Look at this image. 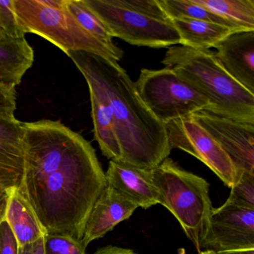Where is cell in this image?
Returning <instances> with one entry per match:
<instances>
[{
  "instance_id": "cell-1",
  "label": "cell",
  "mask_w": 254,
  "mask_h": 254,
  "mask_svg": "<svg viewBox=\"0 0 254 254\" xmlns=\"http://www.w3.org/2000/svg\"><path fill=\"white\" fill-rule=\"evenodd\" d=\"M20 192L48 234L81 240L105 187V172L90 142L60 121L23 123Z\"/></svg>"
},
{
  "instance_id": "cell-2",
  "label": "cell",
  "mask_w": 254,
  "mask_h": 254,
  "mask_svg": "<svg viewBox=\"0 0 254 254\" xmlns=\"http://www.w3.org/2000/svg\"><path fill=\"white\" fill-rule=\"evenodd\" d=\"M87 81L90 94L105 105L114 120L122 161L151 170L172 150L166 126L139 97L134 82L115 61L84 52H69Z\"/></svg>"
},
{
  "instance_id": "cell-3",
  "label": "cell",
  "mask_w": 254,
  "mask_h": 254,
  "mask_svg": "<svg viewBox=\"0 0 254 254\" xmlns=\"http://www.w3.org/2000/svg\"><path fill=\"white\" fill-rule=\"evenodd\" d=\"M162 64L209 100L211 107L206 112L254 125V94L226 72L214 51L173 46Z\"/></svg>"
},
{
  "instance_id": "cell-4",
  "label": "cell",
  "mask_w": 254,
  "mask_h": 254,
  "mask_svg": "<svg viewBox=\"0 0 254 254\" xmlns=\"http://www.w3.org/2000/svg\"><path fill=\"white\" fill-rule=\"evenodd\" d=\"M151 173L158 192L159 204L173 214L200 252L212 209L209 183L181 169L169 157L151 169Z\"/></svg>"
},
{
  "instance_id": "cell-5",
  "label": "cell",
  "mask_w": 254,
  "mask_h": 254,
  "mask_svg": "<svg viewBox=\"0 0 254 254\" xmlns=\"http://www.w3.org/2000/svg\"><path fill=\"white\" fill-rule=\"evenodd\" d=\"M114 38L137 47L181 45V38L157 0H84Z\"/></svg>"
},
{
  "instance_id": "cell-6",
  "label": "cell",
  "mask_w": 254,
  "mask_h": 254,
  "mask_svg": "<svg viewBox=\"0 0 254 254\" xmlns=\"http://www.w3.org/2000/svg\"><path fill=\"white\" fill-rule=\"evenodd\" d=\"M14 8L20 27L25 34L32 33L47 40L65 54L84 52L119 62L124 52L117 46L101 42L87 32L66 6L48 8L36 0H14Z\"/></svg>"
},
{
  "instance_id": "cell-7",
  "label": "cell",
  "mask_w": 254,
  "mask_h": 254,
  "mask_svg": "<svg viewBox=\"0 0 254 254\" xmlns=\"http://www.w3.org/2000/svg\"><path fill=\"white\" fill-rule=\"evenodd\" d=\"M134 85L143 103L164 125L211 107L207 99L169 68L142 69Z\"/></svg>"
},
{
  "instance_id": "cell-8",
  "label": "cell",
  "mask_w": 254,
  "mask_h": 254,
  "mask_svg": "<svg viewBox=\"0 0 254 254\" xmlns=\"http://www.w3.org/2000/svg\"><path fill=\"white\" fill-rule=\"evenodd\" d=\"M171 150L178 148L209 167L224 184L232 188L237 181L233 163L219 144L191 117L165 124Z\"/></svg>"
},
{
  "instance_id": "cell-9",
  "label": "cell",
  "mask_w": 254,
  "mask_h": 254,
  "mask_svg": "<svg viewBox=\"0 0 254 254\" xmlns=\"http://www.w3.org/2000/svg\"><path fill=\"white\" fill-rule=\"evenodd\" d=\"M254 248V209L226 201L212 207L201 249L215 252Z\"/></svg>"
},
{
  "instance_id": "cell-10",
  "label": "cell",
  "mask_w": 254,
  "mask_h": 254,
  "mask_svg": "<svg viewBox=\"0 0 254 254\" xmlns=\"http://www.w3.org/2000/svg\"><path fill=\"white\" fill-rule=\"evenodd\" d=\"M216 140L233 163L237 180L254 175V125L217 117L201 111L190 116Z\"/></svg>"
},
{
  "instance_id": "cell-11",
  "label": "cell",
  "mask_w": 254,
  "mask_h": 254,
  "mask_svg": "<svg viewBox=\"0 0 254 254\" xmlns=\"http://www.w3.org/2000/svg\"><path fill=\"white\" fill-rule=\"evenodd\" d=\"M213 48L226 72L254 94V30L233 32Z\"/></svg>"
},
{
  "instance_id": "cell-12",
  "label": "cell",
  "mask_w": 254,
  "mask_h": 254,
  "mask_svg": "<svg viewBox=\"0 0 254 254\" xmlns=\"http://www.w3.org/2000/svg\"><path fill=\"white\" fill-rule=\"evenodd\" d=\"M107 184L137 207L148 209L159 203L151 170L140 169L122 160H111L105 173Z\"/></svg>"
},
{
  "instance_id": "cell-13",
  "label": "cell",
  "mask_w": 254,
  "mask_h": 254,
  "mask_svg": "<svg viewBox=\"0 0 254 254\" xmlns=\"http://www.w3.org/2000/svg\"><path fill=\"white\" fill-rule=\"evenodd\" d=\"M137 208L107 184L90 212L81 239L83 243L87 247L103 237L117 224L128 219Z\"/></svg>"
},
{
  "instance_id": "cell-14",
  "label": "cell",
  "mask_w": 254,
  "mask_h": 254,
  "mask_svg": "<svg viewBox=\"0 0 254 254\" xmlns=\"http://www.w3.org/2000/svg\"><path fill=\"white\" fill-rule=\"evenodd\" d=\"M35 54L26 38L2 35L0 38V87L15 91L32 66Z\"/></svg>"
},
{
  "instance_id": "cell-15",
  "label": "cell",
  "mask_w": 254,
  "mask_h": 254,
  "mask_svg": "<svg viewBox=\"0 0 254 254\" xmlns=\"http://www.w3.org/2000/svg\"><path fill=\"white\" fill-rule=\"evenodd\" d=\"M5 220L14 233L19 247L34 243L48 234L33 208L18 188L11 190Z\"/></svg>"
},
{
  "instance_id": "cell-16",
  "label": "cell",
  "mask_w": 254,
  "mask_h": 254,
  "mask_svg": "<svg viewBox=\"0 0 254 254\" xmlns=\"http://www.w3.org/2000/svg\"><path fill=\"white\" fill-rule=\"evenodd\" d=\"M172 21L181 38V46L196 50L213 48L230 34L239 31L216 23L190 19H175Z\"/></svg>"
},
{
  "instance_id": "cell-17",
  "label": "cell",
  "mask_w": 254,
  "mask_h": 254,
  "mask_svg": "<svg viewBox=\"0 0 254 254\" xmlns=\"http://www.w3.org/2000/svg\"><path fill=\"white\" fill-rule=\"evenodd\" d=\"M94 138L104 156L111 160H122V150L114 120L108 108L90 95Z\"/></svg>"
},
{
  "instance_id": "cell-18",
  "label": "cell",
  "mask_w": 254,
  "mask_h": 254,
  "mask_svg": "<svg viewBox=\"0 0 254 254\" xmlns=\"http://www.w3.org/2000/svg\"><path fill=\"white\" fill-rule=\"evenodd\" d=\"M157 2L170 20L190 19L216 23L236 30H247L207 8L194 3L192 0H157Z\"/></svg>"
},
{
  "instance_id": "cell-19",
  "label": "cell",
  "mask_w": 254,
  "mask_h": 254,
  "mask_svg": "<svg viewBox=\"0 0 254 254\" xmlns=\"http://www.w3.org/2000/svg\"><path fill=\"white\" fill-rule=\"evenodd\" d=\"M192 1L247 30H254V0Z\"/></svg>"
},
{
  "instance_id": "cell-20",
  "label": "cell",
  "mask_w": 254,
  "mask_h": 254,
  "mask_svg": "<svg viewBox=\"0 0 254 254\" xmlns=\"http://www.w3.org/2000/svg\"><path fill=\"white\" fill-rule=\"evenodd\" d=\"M23 172V147L0 142V184L7 190L19 188Z\"/></svg>"
},
{
  "instance_id": "cell-21",
  "label": "cell",
  "mask_w": 254,
  "mask_h": 254,
  "mask_svg": "<svg viewBox=\"0 0 254 254\" xmlns=\"http://www.w3.org/2000/svg\"><path fill=\"white\" fill-rule=\"evenodd\" d=\"M66 8L90 35L106 45L114 47V37L100 18L86 5L84 0H66Z\"/></svg>"
},
{
  "instance_id": "cell-22",
  "label": "cell",
  "mask_w": 254,
  "mask_h": 254,
  "mask_svg": "<svg viewBox=\"0 0 254 254\" xmlns=\"http://www.w3.org/2000/svg\"><path fill=\"white\" fill-rule=\"evenodd\" d=\"M44 245V254H87L82 241L71 236L47 234Z\"/></svg>"
},
{
  "instance_id": "cell-23",
  "label": "cell",
  "mask_w": 254,
  "mask_h": 254,
  "mask_svg": "<svg viewBox=\"0 0 254 254\" xmlns=\"http://www.w3.org/2000/svg\"><path fill=\"white\" fill-rule=\"evenodd\" d=\"M230 189L227 201L241 207L254 209V175H240Z\"/></svg>"
},
{
  "instance_id": "cell-24",
  "label": "cell",
  "mask_w": 254,
  "mask_h": 254,
  "mask_svg": "<svg viewBox=\"0 0 254 254\" xmlns=\"http://www.w3.org/2000/svg\"><path fill=\"white\" fill-rule=\"evenodd\" d=\"M0 29L4 35L12 38H23L26 35L17 20L14 0H0Z\"/></svg>"
},
{
  "instance_id": "cell-25",
  "label": "cell",
  "mask_w": 254,
  "mask_h": 254,
  "mask_svg": "<svg viewBox=\"0 0 254 254\" xmlns=\"http://www.w3.org/2000/svg\"><path fill=\"white\" fill-rule=\"evenodd\" d=\"M23 136V123L15 117L0 116V142L22 147Z\"/></svg>"
},
{
  "instance_id": "cell-26",
  "label": "cell",
  "mask_w": 254,
  "mask_h": 254,
  "mask_svg": "<svg viewBox=\"0 0 254 254\" xmlns=\"http://www.w3.org/2000/svg\"><path fill=\"white\" fill-rule=\"evenodd\" d=\"M0 254H19V245L5 220L0 224Z\"/></svg>"
},
{
  "instance_id": "cell-27",
  "label": "cell",
  "mask_w": 254,
  "mask_h": 254,
  "mask_svg": "<svg viewBox=\"0 0 254 254\" xmlns=\"http://www.w3.org/2000/svg\"><path fill=\"white\" fill-rule=\"evenodd\" d=\"M16 91H9L0 87V116L15 117Z\"/></svg>"
},
{
  "instance_id": "cell-28",
  "label": "cell",
  "mask_w": 254,
  "mask_h": 254,
  "mask_svg": "<svg viewBox=\"0 0 254 254\" xmlns=\"http://www.w3.org/2000/svg\"><path fill=\"white\" fill-rule=\"evenodd\" d=\"M44 237L34 243L19 247V254H44Z\"/></svg>"
},
{
  "instance_id": "cell-29",
  "label": "cell",
  "mask_w": 254,
  "mask_h": 254,
  "mask_svg": "<svg viewBox=\"0 0 254 254\" xmlns=\"http://www.w3.org/2000/svg\"><path fill=\"white\" fill-rule=\"evenodd\" d=\"M10 192L11 190H7L0 184V224L5 218Z\"/></svg>"
},
{
  "instance_id": "cell-30",
  "label": "cell",
  "mask_w": 254,
  "mask_h": 254,
  "mask_svg": "<svg viewBox=\"0 0 254 254\" xmlns=\"http://www.w3.org/2000/svg\"><path fill=\"white\" fill-rule=\"evenodd\" d=\"M93 254H136L134 251L117 246H107L98 250Z\"/></svg>"
},
{
  "instance_id": "cell-31",
  "label": "cell",
  "mask_w": 254,
  "mask_h": 254,
  "mask_svg": "<svg viewBox=\"0 0 254 254\" xmlns=\"http://www.w3.org/2000/svg\"><path fill=\"white\" fill-rule=\"evenodd\" d=\"M217 253V252H216ZM218 254H254V248H243V249L232 250V251H223Z\"/></svg>"
},
{
  "instance_id": "cell-32",
  "label": "cell",
  "mask_w": 254,
  "mask_h": 254,
  "mask_svg": "<svg viewBox=\"0 0 254 254\" xmlns=\"http://www.w3.org/2000/svg\"><path fill=\"white\" fill-rule=\"evenodd\" d=\"M198 253L199 254H218V253L211 251V250H203V251H200V252Z\"/></svg>"
},
{
  "instance_id": "cell-33",
  "label": "cell",
  "mask_w": 254,
  "mask_h": 254,
  "mask_svg": "<svg viewBox=\"0 0 254 254\" xmlns=\"http://www.w3.org/2000/svg\"><path fill=\"white\" fill-rule=\"evenodd\" d=\"M2 35H3V33H2V32H1V31H0V38H2Z\"/></svg>"
},
{
  "instance_id": "cell-34",
  "label": "cell",
  "mask_w": 254,
  "mask_h": 254,
  "mask_svg": "<svg viewBox=\"0 0 254 254\" xmlns=\"http://www.w3.org/2000/svg\"><path fill=\"white\" fill-rule=\"evenodd\" d=\"M0 31H1V29H0ZM1 32H2V31H1Z\"/></svg>"
}]
</instances>
